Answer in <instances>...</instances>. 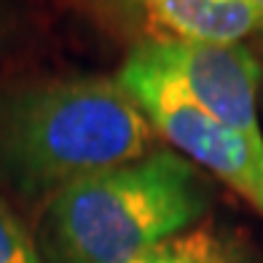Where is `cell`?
Segmentation results:
<instances>
[{"mask_svg":"<svg viewBox=\"0 0 263 263\" xmlns=\"http://www.w3.org/2000/svg\"><path fill=\"white\" fill-rule=\"evenodd\" d=\"M159 148L118 78H0V194L38 210L70 183Z\"/></svg>","mask_w":263,"mask_h":263,"instance_id":"cell-1","label":"cell"},{"mask_svg":"<svg viewBox=\"0 0 263 263\" xmlns=\"http://www.w3.org/2000/svg\"><path fill=\"white\" fill-rule=\"evenodd\" d=\"M212 183L172 148H156L70 183L35 215L43 263H129L207 218Z\"/></svg>","mask_w":263,"mask_h":263,"instance_id":"cell-2","label":"cell"},{"mask_svg":"<svg viewBox=\"0 0 263 263\" xmlns=\"http://www.w3.org/2000/svg\"><path fill=\"white\" fill-rule=\"evenodd\" d=\"M116 78L172 151L231 188L263 218V148L201 110L137 49L129 51Z\"/></svg>","mask_w":263,"mask_h":263,"instance_id":"cell-3","label":"cell"},{"mask_svg":"<svg viewBox=\"0 0 263 263\" xmlns=\"http://www.w3.org/2000/svg\"><path fill=\"white\" fill-rule=\"evenodd\" d=\"M135 49L170 76L201 110L263 148V65L245 43H199L151 38Z\"/></svg>","mask_w":263,"mask_h":263,"instance_id":"cell-4","label":"cell"},{"mask_svg":"<svg viewBox=\"0 0 263 263\" xmlns=\"http://www.w3.org/2000/svg\"><path fill=\"white\" fill-rule=\"evenodd\" d=\"M156 38L242 43L258 22L247 0H140Z\"/></svg>","mask_w":263,"mask_h":263,"instance_id":"cell-5","label":"cell"},{"mask_svg":"<svg viewBox=\"0 0 263 263\" xmlns=\"http://www.w3.org/2000/svg\"><path fill=\"white\" fill-rule=\"evenodd\" d=\"M129 263H255L250 242L220 220L201 223L148 247Z\"/></svg>","mask_w":263,"mask_h":263,"instance_id":"cell-6","label":"cell"},{"mask_svg":"<svg viewBox=\"0 0 263 263\" xmlns=\"http://www.w3.org/2000/svg\"><path fill=\"white\" fill-rule=\"evenodd\" d=\"M0 263H43L32 229L0 194Z\"/></svg>","mask_w":263,"mask_h":263,"instance_id":"cell-7","label":"cell"},{"mask_svg":"<svg viewBox=\"0 0 263 263\" xmlns=\"http://www.w3.org/2000/svg\"><path fill=\"white\" fill-rule=\"evenodd\" d=\"M19 38V14L14 0H0V65L14 54Z\"/></svg>","mask_w":263,"mask_h":263,"instance_id":"cell-8","label":"cell"},{"mask_svg":"<svg viewBox=\"0 0 263 263\" xmlns=\"http://www.w3.org/2000/svg\"><path fill=\"white\" fill-rule=\"evenodd\" d=\"M247 6L253 8L255 22H258V32H263V0H247Z\"/></svg>","mask_w":263,"mask_h":263,"instance_id":"cell-9","label":"cell"},{"mask_svg":"<svg viewBox=\"0 0 263 263\" xmlns=\"http://www.w3.org/2000/svg\"><path fill=\"white\" fill-rule=\"evenodd\" d=\"M258 105H260V121H263V86H260V100H258Z\"/></svg>","mask_w":263,"mask_h":263,"instance_id":"cell-10","label":"cell"}]
</instances>
